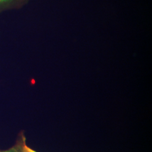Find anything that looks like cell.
Masks as SVG:
<instances>
[{"label": "cell", "mask_w": 152, "mask_h": 152, "mask_svg": "<svg viewBox=\"0 0 152 152\" xmlns=\"http://www.w3.org/2000/svg\"><path fill=\"white\" fill-rule=\"evenodd\" d=\"M19 152L18 149L15 148H12L11 149L7 150V151H4V152Z\"/></svg>", "instance_id": "obj_3"}, {"label": "cell", "mask_w": 152, "mask_h": 152, "mask_svg": "<svg viewBox=\"0 0 152 152\" xmlns=\"http://www.w3.org/2000/svg\"><path fill=\"white\" fill-rule=\"evenodd\" d=\"M31 0H0V14L12 10H19Z\"/></svg>", "instance_id": "obj_1"}, {"label": "cell", "mask_w": 152, "mask_h": 152, "mask_svg": "<svg viewBox=\"0 0 152 152\" xmlns=\"http://www.w3.org/2000/svg\"><path fill=\"white\" fill-rule=\"evenodd\" d=\"M21 152H36L34 151L32 149L29 148V147L26 146L25 144L23 146L22 148V151Z\"/></svg>", "instance_id": "obj_2"}]
</instances>
